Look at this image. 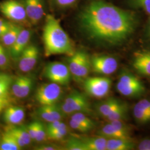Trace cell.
Segmentation results:
<instances>
[{"label":"cell","instance_id":"1","mask_svg":"<svg viewBox=\"0 0 150 150\" xmlns=\"http://www.w3.org/2000/svg\"><path fill=\"white\" fill-rule=\"evenodd\" d=\"M81 31L90 40L107 46L124 43L134 33L138 17L105 0H89L77 16Z\"/></svg>","mask_w":150,"mask_h":150},{"label":"cell","instance_id":"2","mask_svg":"<svg viewBox=\"0 0 150 150\" xmlns=\"http://www.w3.org/2000/svg\"><path fill=\"white\" fill-rule=\"evenodd\" d=\"M42 38L46 57L56 54L70 56L75 52L73 41L61 26L59 20L52 15L45 17Z\"/></svg>","mask_w":150,"mask_h":150},{"label":"cell","instance_id":"3","mask_svg":"<svg viewBox=\"0 0 150 150\" xmlns=\"http://www.w3.org/2000/svg\"><path fill=\"white\" fill-rule=\"evenodd\" d=\"M68 67L74 79L77 82H83L90 74L91 58L83 50L75 51L69 56Z\"/></svg>","mask_w":150,"mask_h":150},{"label":"cell","instance_id":"4","mask_svg":"<svg viewBox=\"0 0 150 150\" xmlns=\"http://www.w3.org/2000/svg\"><path fill=\"white\" fill-rule=\"evenodd\" d=\"M116 88L120 94L128 97H139L146 91L141 81L126 70L122 71L119 75Z\"/></svg>","mask_w":150,"mask_h":150},{"label":"cell","instance_id":"5","mask_svg":"<svg viewBox=\"0 0 150 150\" xmlns=\"http://www.w3.org/2000/svg\"><path fill=\"white\" fill-rule=\"evenodd\" d=\"M0 12L13 23L22 26L31 25L24 6L19 0H4L0 2Z\"/></svg>","mask_w":150,"mask_h":150},{"label":"cell","instance_id":"6","mask_svg":"<svg viewBox=\"0 0 150 150\" xmlns=\"http://www.w3.org/2000/svg\"><path fill=\"white\" fill-rule=\"evenodd\" d=\"M43 75L51 82L64 86L70 83L72 77L68 66L58 61L47 64L43 70Z\"/></svg>","mask_w":150,"mask_h":150},{"label":"cell","instance_id":"7","mask_svg":"<svg viewBox=\"0 0 150 150\" xmlns=\"http://www.w3.org/2000/svg\"><path fill=\"white\" fill-rule=\"evenodd\" d=\"M63 91L59 84L51 82L43 83L37 88L35 98L41 106L56 104L62 96Z\"/></svg>","mask_w":150,"mask_h":150},{"label":"cell","instance_id":"8","mask_svg":"<svg viewBox=\"0 0 150 150\" xmlns=\"http://www.w3.org/2000/svg\"><path fill=\"white\" fill-rule=\"evenodd\" d=\"M83 88L90 96L97 98L106 96L111 86L112 81L106 77H87L83 81Z\"/></svg>","mask_w":150,"mask_h":150},{"label":"cell","instance_id":"9","mask_svg":"<svg viewBox=\"0 0 150 150\" xmlns=\"http://www.w3.org/2000/svg\"><path fill=\"white\" fill-rule=\"evenodd\" d=\"M91 69L98 74L110 75L118 68L117 60L111 56L95 54L91 57Z\"/></svg>","mask_w":150,"mask_h":150},{"label":"cell","instance_id":"10","mask_svg":"<svg viewBox=\"0 0 150 150\" xmlns=\"http://www.w3.org/2000/svg\"><path fill=\"white\" fill-rule=\"evenodd\" d=\"M21 1L31 25H37L45 15L44 0H19Z\"/></svg>","mask_w":150,"mask_h":150},{"label":"cell","instance_id":"11","mask_svg":"<svg viewBox=\"0 0 150 150\" xmlns=\"http://www.w3.org/2000/svg\"><path fill=\"white\" fill-rule=\"evenodd\" d=\"M64 102L70 107L74 113L82 112L88 115L92 113V109L87 97L79 91L71 92L66 97Z\"/></svg>","mask_w":150,"mask_h":150},{"label":"cell","instance_id":"12","mask_svg":"<svg viewBox=\"0 0 150 150\" xmlns=\"http://www.w3.org/2000/svg\"><path fill=\"white\" fill-rule=\"evenodd\" d=\"M39 50L34 44H29L18 58V69L23 72H28L33 69L39 58Z\"/></svg>","mask_w":150,"mask_h":150},{"label":"cell","instance_id":"13","mask_svg":"<svg viewBox=\"0 0 150 150\" xmlns=\"http://www.w3.org/2000/svg\"><path fill=\"white\" fill-rule=\"evenodd\" d=\"M132 66L139 74L150 76V50H139L134 52Z\"/></svg>","mask_w":150,"mask_h":150},{"label":"cell","instance_id":"14","mask_svg":"<svg viewBox=\"0 0 150 150\" xmlns=\"http://www.w3.org/2000/svg\"><path fill=\"white\" fill-rule=\"evenodd\" d=\"M32 32L31 30L23 28L15 42L9 47V54L13 59H18L22 53L30 44Z\"/></svg>","mask_w":150,"mask_h":150},{"label":"cell","instance_id":"15","mask_svg":"<svg viewBox=\"0 0 150 150\" xmlns=\"http://www.w3.org/2000/svg\"><path fill=\"white\" fill-rule=\"evenodd\" d=\"M33 80L27 76H20L12 83L11 90L15 96L17 98L27 97L32 90Z\"/></svg>","mask_w":150,"mask_h":150},{"label":"cell","instance_id":"16","mask_svg":"<svg viewBox=\"0 0 150 150\" xmlns=\"http://www.w3.org/2000/svg\"><path fill=\"white\" fill-rule=\"evenodd\" d=\"M38 115L41 119L47 122L62 120L65 116L61 110L59 104L41 106L38 109Z\"/></svg>","mask_w":150,"mask_h":150},{"label":"cell","instance_id":"17","mask_svg":"<svg viewBox=\"0 0 150 150\" xmlns=\"http://www.w3.org/2000/svg\"><path fill=\"white\" fill-rule=\"evenodd\" d=\"M133 115L139 125L150 123V100L144 98L137 102L133 108Z\"/></svg>","mask_w":150,"mask_h":150},{"label":"cell","instance_id":"18","mask_svg":"<svg viewBox=\"0 0 150 150\" xmlns=\"http://www.w3.org/2000/svg\"><path fill=\"white\" fill-rule=\"evenodd\" d=\"M25 117V112L23 108L16 106L6 107L3 115L4 121L10 125H16L21 123Z\"/></svg>","mask_w":150,"mask_h":150},{"label":"cell","instance_id":"19","mask_svg":"<svg viewBox=\"0 0 150 150\" xmlns=\"http://www.w3.org/2000/svg\"><path fill=\"white\" fill-rule=\"evenodd\" d=\"M122 102L113 97L108 98L101 102H98L95 106L97 112L103 117L107 116L114 111Z\"/></svg>","mask_w":150,"mask_h":150},{"label":"cell","instance_id":"20","mask_svg":"<svg viewBox=\"0 0 150 150\" xmlns=\"http://www.w3.org/2000/svg\"><path fill=\"white\" fill-rule=\"evenodd\" d=\"M84 146L85 150H106V138L101 136L95 137H80Z\"/></svg>","mask_w":150,"mask_h":150},{"label":"cell","instance_id":"21","mask_svg":"<svg viewBox=\"0 0 150 150\" xmlns=\"http://www.w3.org/2000/svg\"><path fill=\"white\" fill-rule=\"evenodd\" d=\"M98 136L109 139H130V134L125 133L117 129L111 123H107L100 129L97 132Z\"/></svg>","mask_w":150,"mask_h":150},{"label":"cell","instance_id":"22","mask_svg":"<svg viewBox=\"0 0 150 150\" xmlns=\"http://www.w3.org/2000/svg\"><path fill=\"white\" fill-rule=\"evenodd\" d=\"M6 130L9 131L15 137L18 144L21 149L29 145L32 140L27 129L25 127L11 126L8 127Z\"/></svg>","mask_w":150,"mask_h":150},{"label":"cell","instance_id":"23","mask_svg":"<svg viewBox=\"0 0 150 150\" xmlns=\"http://www.w3.org/2000/svg\"><path fill=\"white\" fill-rule=\"evenodd\" d=\"M135 147L136 145L131 139H107V150H132Z\"/></svg>","mask_w":150,"mask_h":150},{"label":"cell","instance_id":"24","mask_svg":"<svg viewBox=\"0 0 150 150\" xmlns=\"http://www.w3.org/2000/svg\"><path fill=\"white\" fill-rule=\"evenodd\" d=\"M23 27L18 24L13 23L10 29L0 38L1 44L6 47H10L15 42Z\"/></svg>","mask_w":150,"mask_h":150},{"label":"cell","instance_id":"25","mask_svg":"<svg viewBox=\"0 0 150 150\" xmlns=\"http://www.w3.org/2000/svg\"><path fill=\"white\" fill-rule=\"evenodd\" d=\"M21 148L18 144L15 137L6 130L0 139V150H19Z\"/></svg>","mask_w":150,"mask_h":150},{"label":"cell","instance_id":"26","mask_svg":"<svg viewBox=\"0 0 150 150\" xmlns=\"http://www.w3.org/2000/svg\"><path fill=\"white\" fill-rule=\"evenodd\" d=\"M129 112V107L127 103L122 102L116 109L110 114L106 118L110 121L121 120L123 121L127 118Z\"/></svg>","mask_w":150,"mask_h":150},{"label":"cell","instance_id":"27","mask_svg":"<svg viewBox=\"0 0 150 150\" xmlns=\"http://www.w3.org/2000/svg\"><path fill=\"white\" fill-rule=\"evenodd\" d=\"M71 118L79 122L81 125L85 126L89 131L93 129L96 126L95 122L86 116V114L84 113L75 112L71 116Z\"/></svg>","mask_w":150,"mask_h":150},{"label":"cell","instance_id":"28","mask_svg":"<svg viewBox=\"0 0 150 150\" xmlns=\"http://www.w3.org/2000/svg\"><path fill=\"white\" fill-rule=\"evenodd\" d=\"M127 4L131 8L144 11L150 16V0H127Z\"/></svg>","mask_w":150,"mask_h":150},{"label":"cell","instance_id":"29","mask_svg":"<svg viewBox=\"0 0 150 150\" xmlns=\"http://www.w3.org/2000/svg\"><path fill=\"white\" fill-rule=\"evenodd\" d=\"M12 79L6 75L0 79V98H8V91L12 84Z\"/></svg>","mask_w":150,"mask_h":150},{"label":"cell","instance_id":"30","mask_svg":"<svg viewBox=\"0 0 150 150\" xmlns=\"http://www.w3.org/2000/svg\"><path fill=\"white\" fill-rule=\"evenodd\" d=\"M68 131L67 125L62 122L58 129L52 132L48 133L47 134V136L50 139L59 140L64 138L67 134Z\"/></svg>","mask_w":150,"mask_h":150},{"label":"cell","instance_id":"31","mask_svg":"<svg viewBox=\"0 0 150 150\" xmlns=\"http://www.w3.org/2000/svg\"><path fill=\"white\" fill-rule=\"evenodd\" d=\"M64 150H85V148L80 137L71 136L67 139Z\"/></svg>","mask_w":150,"mask_h":150},{"label":"cell","instance_id":"32","mask_svg":"<svg viewBox=\"0 0 150 150\" xmlns=\"http://www.w3.org/2000/svg\"><path fill=\"white\" fill-rule=\"evenodd\" d=\"M55 7L59 10L72 8L77 5L80 0H51Z\"/></svg>","mask_w":150,"mask_h":150},{"label":"cell","instance_id":"33","mask_svg":"<svg viewBox=\"0 0 150 150\" xmlns=\"http://www.w3.org/2000/svg\"><path fill=\"white\" fill-rule=\"evenodd\" d=\"M9 64V58L5 46L0 43V69H5Z\"/></svg>","mask_w":150,"mask_h":150},{"label":"cell","instance_id":"34","mask_svg":"<svg viewBox=\"0 0 150 150\" xmlns=\"http://www.w3.org/2000/svg\"><path fill=\"white\" fill-rule=\"evenodd\" d=\"M47 137V136L46 126H45L42 122L38 121V130H37L35 141L38 142H41L45 141Z\"/></svg>","mask_w":150,"mask_h":150},{"label":"cell","instance_id":"35","mask_svg":"<svg viewBox=\"0 0 150 150\" xmlns=\"http://www.w3.org/2000/svg\"><path fill=\"white\" fill-rule=\"evenodd\" d=\"M69 124H70V127L72 129H75L76 131H77L79 132L85 133V132H87L90 131L89 129H87L85 126H84L83 125H81V123L76 121L71 118L70 119Z\"/></svg>","mask_w":150,"mask_h":150},{"label":"cell","instance_id":"36","mask_svg":"<svg viewBox=\"0 0 150 150\" xmlns=\"http://www.w3.org/2000/svg\"><path fill=\"white\" fill-rule=\"evenodd\" d=\"M38 121H35L31 123H30L26 127L27 131L30 134L32 140H35L36 139L37 130H38Z\"/></svg>","mask_w":150,"mask_h":150},{"label":"cell","instance_id":"37","mask_svg":"<svg viewBox=\"0 0 150 150\" xmlns=\"http://www.w3.org/2000/svg\"><path fill=\"white\" fill-rule=\"evenodd\" d=\"M110 123L113 125L115 127H116L117 129L121 130L125 133H126L127 134H130L129 133V126L123 122V121L121 120H117V121H110Z\"/></svg>","mask_w":150,"mask_h":150},{"label":"cell","instance_id":"38","mask_svg":"<svg viewBox=\"0 0 150 150\" xmlns=\"http://www.w3.org/2000/svg\"><path fill=\"white\" fill-rule=\"evenodd\" d=\"M62 121L59 120V121H56L54 122H48L47 126H46V131H47V134L48 133L52 132L54 131V130L57 129L59 127L62 123Z\"/></svg>","mask_w":150,"mask_h":150},{"label":"cell","instance_id":"39","mask_svg":"<svg viewBox=\"0 0 150 150\" xmlns=\"http://www.w3.org/2000/svg\"><path fill=\"white\" fill-rule=\"evenodd\" d=\"M137 149L139 150H150V138L142 139L137 145Z\"/></svg>","mask_w":150,"mask_h":150},{"label":"cell","instance_id":"40","mask_svg":"<svg viewBox=\"0 0 150 150\" xmlns=\"http://www.w3.org/2000/svg\"><path fill=\"white\" fill-rule=\"evenodd\" d=\"M37 150H60L59 147L56 145L52 144H43L40 145L35 148Z\"/></svg>","mask_w":150,"mask_h":150},{"label":"cell","instance_id":"41","mask_svg":"<svg viewBox=\"0 0 150 150\" xmlns=\"http://www.w3.org/2000/svg\"><path fill=\"white\" fill-rule=\"evenodd\" d=\"M8 103V98H0V113L7 107Z\"/></svg>","mask_w":150,"mask_h":150},{"label":"cell","instance_id":"42","mask_svg":"<svg viewBox=\"0 0 150 150\" xmlns=\"http://www.w3.org/2000/svg\"><path fill=\"white\" fill-rule=\"evenodd\" d=\"M13 22H11V24L9 25L5 26H0V38L2 36H3L7 31L10 29V28L11 27Z\"/></svg>","mask_w":150,"mask_h":150},{"label":"cell","instance_id":"43","mask_svg":"<svg viewBox=\"0 0 150 150\" xmlns=\"http://www.w3.org/2000/svg\"><path fill=\"white\" fill-rule=\"evenodd\" d=\"M147 35L150 38V16L149 20L148 22V25H147Z\"/></svg>","mask_w":150,"mask_h":150},{"label":"cell","instance_id":"44","mask_svg":"<svg viewBox=\"0 0 150 150\" xmlns=\"http://www.w3.org/2000/svg\"><path fill=\"white\" fill-rule=\"evenodd\" d=\"M5 75V74H2V73H1V72H0V79H1L2 77H3Z\"/></svg>","mask_w":150,"mask_h":150}]
</instances>
